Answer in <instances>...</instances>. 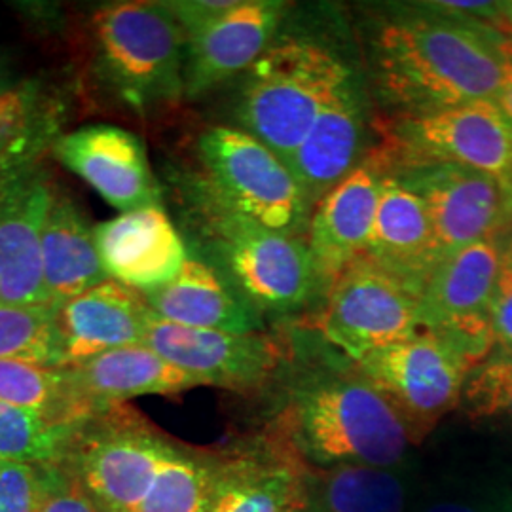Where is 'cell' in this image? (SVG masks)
I'll list each match as a JSON object with an SVG mask.
<instances>
[{
  "mask_svg": "<svg viewBox=\"0 0 512 512\" xmlns=\"http://www.w3.org/2000/svg\"><path fill=\"white\" fill-rule=\"evenodd\" d=\"M173 444L135 423L84 427L67 465L105 512H137Z\"/></svg>",
  "mask_w": 512,
  "mask_h": 512,
  "instance_id": "5bb4252c",
  "label": "cell"
},
{
  "mask_svg": "<svg viewBox=\"0 0 512 512\" xmlns=\"http://www.w3.org/2000/svg\"><path fill=\"white\" fill-rule=\"evenodd\" d=\"M329 33L283 23L270 48L245 73L236 116L239 126L291 164L332 86L357 59Z\"/></svg>",
  "mask_w": 512,
  "mask_h": 512,
  "instance_id": "3957f363",
  "label": "cell"
},
{
  "mask_svg": "<svg viewBox=\"0 0 512 512\" xmlns=\"http://www.w3.org/2000/svg\"><path fill=\"white\" fill-rule=\"evenodd\" d=\"M67 372L76 393L99 412L135 397L179 395L202 385L145 344L112 349Z\"/></svg>",
  "mask_w": 512,
  "mask_h": 512,
  "instance_id": "603a6c76",
  "label": "cell"
},
{
  "mask_svg": "<svg viewBox=\"0 0 512 512\" xmlns=\"http://www.w3.org/2000/svg\"><path fill=\"white\" fill-rule=\"evenodd\" d=\"M492 340L495 353L512 355V258L505 255L492 306Z\"/></svg>",
  "mask_w": 512,
  "mask_h": 512,
  "instance_id": "836d02e7",
  "label": "cell"
},
{
  "mask_svg": "<svg viewBox=\"0 0 512 512\" xmlns=\"http://www.w3.org/2000/svg\"><path fill=\"white\" fill-rule=\"evenodd\" d=\"M97 253L110 279L150 293L183 270L186 245L162 207L118 215L93 230Z\"/></svg>",
  "mask_w": 512,
  "mask_h": 512,
  "instance_id": "d6986e66",
  "label": "cell"
},
{
  "mask_svg": "<svg viewBox=\"0 0 512 512\" xmlns=\"http://www.w3.org/2000/svg\"><path fill=\"white\" fill-rule=\"evenodd\" d=\"M44 281L55 308L110 279L76 203L55 194L42 236Z\"/></svg>",
  "mask_w": 512,
  "mask_h": 512,
  "instance_id": "d4e9b609",
  "label": "cell"
},
{
  "mask_svg": "<svg viewBox=\"0 0 512 512\" xmlns=\"http://www.w3.org/2000/svg\"><path fill=\"white\" fill-rule=\"evenodd\" d=\"M86 425L0 401V461L35 467L67 463Z\"/></svg>",
  "mask_w": 512,
  "mask_h": 512,
  "instance_id": "83f0119b",
  "label": "cell"
},
{
  "mask_svg": "<svg viewBox=\"0 0 512 512\" xmlns=\"http://www.w3.org/2000/svg\"><path fill=\"white\" fill-rule=\"evenodd\" d=\"M313 327L330 348L359 363L420 332V296L357 260L330 285Z\"/></svg>",
  "mask_w": 512,
  "mask_h": 512,
  "instance_id": "9c48e42d",
  "label": "cell"
},
{
  "mask_svg": "<svg viewBox=\"0 0 512 512\" xmlns=\"http://www.w3.org/2000/svg\"><path fill=\"white\" fill-rule=\"evenodd\" d=\"M0 512H38V469L0 461Z\"/></svg>",
  "mask_w": 512,
  "mask_h": 512,
  "instance_id": "d6a6232c",
  "label": "cell"
},
{
  "mask_svg": "<svg viewBox=\"0 0 512 512\" xmlns=\"http://www.w3.org/2000/svg\"><path fill=\"white\" fill-rule=\"evenodd\" d=\"M198 152L203 179L228 205L262 226L306 239L311 209L289 165L247 131L207 129Z\"/></svg>",
  "mask_w": 512,
  "mask_h": 512,
  "instance_id": "52a82bcc",
  "label": "cell"
},
{
  "mask_svg": "<svg viewBox=\"0 0 512 512\" xmlns=\"http://www.w3.org/2000/svg\"><path fill=\"white\" fill-rule=\"evenodd\" d=\"M190 217L215 268L262 317L308 310L325 291L306 239L274 232L224 202L203 177L190 184Z\"/></svg>",
  "mask_w": 512,
  "mask_h": 512,
  "instance_id": "277c9868",
  "label": "cell"
},
{
  "mask_svg": "<svg viewBox=\"0 0 512 512\" xmlns=\"http://www.w3.org/2000/svg\"><path fill=\"white\" fill-rule=\"evenodd\" d=\"M503 255L512 258V230L507 236H503Z\"/></svg>",
  "mask_w": 512,
  "mask_h": 512,
  "instance_id": "ab89813d",
  "label": "cell"
},
{
  "mask_svg": "<svg viewBox=\"0 0 512 512\" xmlns=\"http://www.w3.org/2000/svg\"><path fill=\"white\" fill-rule=\"evenodd\" d=\"M0 304H2V302H0Z\"/></svg>",
  "mask_w": 512,
  "mask_h": 512,
  "instance_id": "7bdbcfd3",
  "label": "cell"
},
{
  "mask_svg": "<svg viewBox=\"0 0 512 512\" xmlns=\"http://www.w3.org/2000/svg\"><path fill=\"white\" fill-rule=\"evenodd\" d=\"M143 344L200 384L238 393L260 391L272 384L289 361L281 342L266 332L190 329L154 313Z\"/></svg>",
  "mask_w": 512,
  "mask_h": 512,
  "instance_id": "7c38bea8",
  "label": "cell"
},
{
  "mask_svg": "<svg viewBox=\"0 0 512 512\" xmlns=\"http://www.w3.org/2000/svg\"><path fill=\"white\" fill-rule=\"evenodd\" d=\"M99 511H101V509H99ZM101 512H105V511H101Z\"/></svg>",
  "mask_w": 512,
  "mask_h": 512,
  "instance_id": "b9f144b4",
  "label": "cell"
},
{
  "mask_svg": "<svg viewBox=\"0 0 512 512\" xmlns=\"http://www.w3.org/2000/svg\"><path fill=\"white\" fill-rule=\"evenodd\" d=\"M105 76L137 109L184 97L186 38L167 2H116L93 16Z\"/></svg>",
  "mask_w": 512,
  "mask_h": 512,
  "instance_id": "5b68a950",
  "label": "cell"
},
{
  "mask_svg": "<svg viewBox=\"0 0 512 512\" xmlns=\"http://www.w3.org/2000/svg\"><path fill=\"white\" fill-rule=\"evenodd\" d=\"M361 260L391 275L418 296L440 262L425 205L391 171L385 173L376 219Z\"/></svg>",
  "mask_w": 512,
  "mask_h": 512,
  "instance_id": "ffe728a7",
  "label": "cell"
},
{
  "mask_svg": "<svg viewBox=\"0 0 512 512\" xmlns=\"http://www.w3.org/2000/svg\"><path fill=\"white\" fill-rule=\"evenodd\" d=\"M484 359L486 355L476 349L421 329L355 365L397 410L414 437L458 406L471 370Z\"/></svg>",
  "mask_w": 512,
  "mask_h": 512,
  "instance_id": "ba28073f",
  "label": "cell"
},
{
  "mask_svg": "<svg viewBox=\"0 0 512 512\" xmlns=\"http://www.w3.org/2000/svg\"><path fill=\"white\" fill-rule=\"evenodd\" d=\"M425 205L440 260L512 230V183L448 164L387 167Z\"/></svg>",
  "mask_w": 512,
  "mask_h": 512,
  "instance_id": "30bf717a",
  "label": "cell"
},
{
  "mask_svg": "<svg viewBox=\"0 0 512 512\" xmlns=\"http://www.w3.org/2000/svg\"><path fill=\"white\" fill-rule=\"evenodd\" d=\"M215 465L171 448L137 512H209Z\"/></svg>",
  "mask_w": 512,
  "mask_h": 512,
  "instance_id": "f1b7e54d",
  "label": "cell"
},
{
  "mask_svg": "<svg viewBox=\"0 0 512 512\" xmlns=\"http://www.w3.org/2000/svg\"><path fill=\"white\" fill-rule=\"evenodd\" d=\"M473 418L512 421V355L492 351L471 370L461 401Z\"/></svg>",
  "mask_w": 512,
  "mask_h": 512,
  "instance_id": "4dcf8cb0",
  "label": "cell"
},
{
  "mask_svg": "<svg viewBox=\"0 0 512 512\" xmlns=\"http://www.w3.org/2000/svg\"><path fill=\"white\" fill-rule=\"evenodd\" d=\"M152 310L145 294L107 279L55 308L65 366L145 342Z\"/></svg>",
  "mask_w": 512,
  "mask_h": 512,
  "instance_id": "44dd1931",
  "label": "cell"
},
{
  "mask_svg": "<svg viewBox=\"0 0 512 512\" xmlns=\"http://www.w3.org/2000/svg\"><path fill=\"white\" fill-rule=\"evenodd\" d=\"M59 162L122 213L162 207V188L143 141L116 126H88L61 137Z\"/></svg>",
  "mask_w": 512,
  "mask_h": 512,
  "instance_id": "e0dca14e",
  "label": "cell"
},
{
  "mask_svg": "<svg viewBox=\"0 0 512 512\" xmlns=\"http://www.w3.org/2000/svg\"><path fill=\"white\" fill-rule=\"evenodd\" d=\"M448 8L456 10L467 18L476 19L486 27L501 33L512 40V0L499 2H459V0H442Z\"/></svg>",
  "mask_w": 512,
  "mask_h": 512,
  "instance_id": "d590c367",
  "label": "cell"
},
{
  "mask_svg": "<svg viewBox=\"0 0 512 512\" xmlns=\"http://www.w3.org/2000/svg\"><path fill=\"white\" fill-rule=\"evenodd\" d=\"M275 425L291 454L317 469H389L412 440L403 418L355 363L302 366L287 382Z\"/></svg>",
  "mask_w": 512,
  "mask_h": 512,
  "instance_id": "7a4b0ae2",
  "label": "cell"
},
{
  "mask_svg": "<svg viewBox=\"0 0 512 512\" xmlns=\"http://www.w3.org/2000/svg\"><path fill=\"white\" fill-rule=\"evenodd\" d=\"M495 103L499 105V109L503 110V114L507 116V120H509V124L512 126V65L507 78H505V82H503V86H501V92H499L497 99H495Z\"/></svg>",
  "mask_w": 512,
  "mask_h": 512,
  "instance_id": "74e56055",
  "label": "cell"
},
{
  "mask_svg": "<svg viewBox=\"0 0 512 512\" xmlns=\"http://www.w3.org/2000/svg\"><path fill=\"white\" fill-rule=\"evenodd\" d=\"M300 459L287 452L245 456L215 465L209 512H300L304 475Z\"/></svg>",
  "mask_w": 512,
  "mask_h": 512,
  "instance_id": "cb8c5ba5",
  "label": "cell"
},
{
  "mask_svg": "<svg viewBox=\"0 0 512 512\" xmlns=\"http://www.w3.org/2000/svg\"><path fill=\"white\" fill-rule=\"evenodd\" d=\"M361 52L368 90L384 118L495 101L512 65L511 38L442 0L370 6Z\"/></svg>",
  "mask_w": 512,
  "mask_h": 512,
  "instance_id": "6da1fadb",
  "label": "cell"
},
{
  "mask_svg": "<svg viewBox=\"0 0 512 512\" xmlns=\"http://www.w3.org/2000/svg\"><path fill=\"white\" fill-rule=\"evenodd\" d=\"M152 313L190 329L264 332V317L207 262L188 258L175 279L145 293Z\"/></svg>",
  "mask_w": 512,
  "mask_h": 512,
  "instance_id": "7402d4cb",
  "label": "cell"
},
{
  "mask_svg": "<svg viewBox=\"0 0 512 512\" xmlns=\"http://www.w3.org/2000/svg\"><path fill=\"white\" fill-rule=\"evenodd\" d=\"M359 57L332 86L289 164L311 209L372 152L376 114Z\"/></svg>",
  "mask_w": 512,
  "mask_h": 512,
  "instance_id": "8fae6325",
  "label": "cell"
},
{
  "mask_svg": "<svg viewBox=\"0 0 512 512\" xmlns=\"http://www.w3.org/2000/svg\"><path fill=\"white\" fill-rule=\"evenodd\" d=\"M300 512H404L401 478L384 467L342 465L304 475Z\"/></svg>",
  "mask_w": 512,
  "mask_h": 512,
  "instance_id": "484cf974",
  "label": "cell"
},
{
  "mask_svg": "<svg viewBox=\"0 0 512 512\" xmlns=\"http://www.w3.org/2000/svg\"><path fill=\"white\" fill-rule=\"evenodd\" d=\"M503 260V238L486 239L444 256L420 296L421 329L476 349L494 351L492 306Z\"/></svg>",
  "mask_w": 512,
  "mask_h": 512,
  "instance_id": "4fadbf2b",
  "label": "cell"
},
{
  "mask_svg": "<svg viewBox=\"0 0 512 512\" xmlns=\"http://www.w3.org/2000/svg\"><path fill=\"white\" fill-rule=\"evenodd\" d=\"M29 147L27 137H16L0 129V171L21 165V152Z\"/></svg>",
  "mask_w": 512,
  "mask_h": 512,
  "instance_id": "8d00e7d4",
  "label": "cell"
},
{
  "mask_svg": "<svg viewBox=\"0 0 512 512\" xmlns=\"http://www.w3.org/2000/svg\"><path fill=\"white\" fill-rule=\"evenodd\" d=\"M2 95H4V93H2V82H0V97H2Z\"/></svg>",
  "mask_w": 512,
  "mask_h": 512,
  "instance_id": "60d3db41",
  "label": "cell"
},
{
  "mask_svg": "<svg viewBox=\"0 0 512 512\" xmlns=\"http://www.w3.org/2000/svg\"><path fill=\"white\" fill-rule=\"evenodd\" d=\"M0 359L63 368L55 308L0 304Z\"/></svg>",
  "mask_w": 512,
  "mask_h": 512,
  "instance_id": "f546056e",
  "label": "cell"
},
{
  "mask_svg": "<svg viewBox=\"0 0 512 512\" xmlns=\"http://www.w3.org/2000/svg\"><path fill=\"white\" fill-rule=\"evenodd\" d=\"M387 167L448 164L512 183V126L495 101H476L406 118H376Z\"/></svg>",
  "mask_w": 512,
  "mask_h": 512,
  "instance_id": "8992f818",
  "label": "cell"
},
{
  "mask_svg": "<svg viewBox=\"0 0 512 512\" xmlns=\"http://www.w3.org/2000/svg\"><path fill=\"white\" fill-rule=\"evenodd\" d=\"M293 12L283 0H238L224 16L186 37L184 97H198L247 73Z\"/></svg>",
  "mask_w": 512,
  "mask_h": 512,
  "instance_id": "9a60e30c",
  "label": "cell"
},
{
  "mask_svg": "<svg viewBox=\"0 0 512 512\" xmlns=\"http://www.w3.org/2000/svg\"><path fill=\"white\" fill-rule=\"evenodd\" d=\"M38 469V512H101L67 463Z\"/></svg>",
  "mask_w": 512,
  "mask_h": 512,
  "instance_id": "1f68e13d",
  "label": "cell"
},
{
  "mask_svg": "<svg viewBox=\"0 0 512 512\" xmlns=\"http://www.w3.org/2000/svg\"><path fill=\"white\" fill-rule=\"evenodd\" d=\"M236 2L238 0H175L167 2V6L183 27L186 38L230 12Z\"/></svg>",
  "mask_w": 512,
  "mask_h": 512,
  "instance_id": "e575fe53",
  "label": "cell"
},
{
  "mask_svg": "<svg viewBox=\"0 0 512 512\" xmlns=\"http://www.w3.org/2000/svg\"><path fill=\"white\" fill-rule=\"evenodd\" d=\"M387 165L378 148L317 203L306 245L325 296L330 285L365 255Z\"/></svg>",
  "mask_w": 512,
  "mask_h": 512,
  "instance_id": "2e32d148",
  "label": "cell"
},
{
  "mask_svg": "<svg viewBox=\"0 0 512 512\" xmlns=\"http://www.w3.org/2000/svg\"><path fill=\"white\" fill-rule=\"evenodd\" d=\"M425 512H478L475 509H469V507H463V505H456V503H440L431 507L429 511Z\"/></svg>",
  "mask_w": 512,
  "mask_h": 512,
  "instance_id": "f35d334b",
  "label": "cell"
},
{
  "mask_svg": "<svg viewBox=\"0 0 512 512\" xmlns=\"http://www.w3.org/2000/svg\"><path fill=\"white\" fill-rule=\"evenodd\" d=\"M0 401L69 423H90L103 414L76 393L67 366L48 368L0 359Z\"/></svg>",
  "mask_w": 512,
  "mask_h": 512,
  "instance_id": "4316f807",
  "label": "cell"
},
{
  "mask_svg": "<svg viewBox=\"0 0 512 512\" xmlns=\"http://www.w3.org/2000/svg\"><path fill=\"white\" fill-rule=\"evenodd\" d=\"M48 183L23 171L0 203V302L55 308L44 281L42 236L54 202Z\"/></svg>",
  "mask_w": 512,
  "mask_h": 512,
  "instance_id": "ac0fdd59",
  "label": "cell"
}]
</instances>
